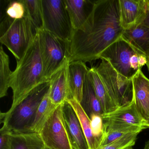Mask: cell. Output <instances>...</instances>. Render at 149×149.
I'll return each mask as SVG.
<instances>
[{
	"instance_id": "cell-1",
	"label": "cell",
	"mask_w": 149,
	"mask_h": 149,
	"mask_svg": "<svg viewBox=\"0 0 149 149\" xmlns=\"http://www.w3.org/2000/svg\"><path fill=\"white\" fill-rule=\"evenodd\" d=\"M119 0L95 1L88 19L80 29L73 31L70 41V62L91 63L122 37Z\"/></svg>"
},
{
	"instance_id": "cell-2",
	"label": "cell",
	"mask_w": 149,
	"mask_h": 149,
	"mask_svg": "<svg viewBox=\"0 0 149 149\" xmlns=\"http://www.w3.org/2000/svg\"><path fill=\"white\" fill-rule=\"evenodd\" d=\"M48 82L44 78L38 33L23 57L17 61L11 76L10 88L13 92L12 111L35 88Z\"/></svg>"
},
{
	"instance_id": "cell-3",
	"label": "cell",
	"mask_w": 149,
	"mask_h": 149,
	"mask_svg": "<svg viewBox=\"0 0 149 149\" xmlns=\"http://www.w3.org/2000/svg\"><path fill=\"white\" fill-rule=\"evenodd\" d=\"M50 83H44L33 89L11 111L1 113L2 130L14 133L31 132L38 108L48 92Z\"/></svg>"
},
{
	"instance_id": "cell-4",
	"label": "cell",
	"mask_w": 149,
	"mask_h": 149,
	"mask_svg": "<svg viewBox=\"0 0 149 149\" xmlns=\"http://www.w3.org/2000/svg\"><path fill=\"white\" fill-rule=\"evenodd\" d=\"M1 18L0 42L16 61H19L34 40L38 31L27 13L20 19H13L6 15Z\"/></svg>"
},
{
	"instance_id": "cell-5",
	"label": "cell",
	"mask_w": 149,
	"mask_h": 149,
	"mask_svg": "<svg viewBox=\"0 0 149 149\" xmlns=\"http://www.w3.org/2000/svg\"><path fill=\"white\" fill-rule=\"evenodd\" d=\"M100 59L107 61L120 74L129 79L146 65V57L122 37L103 51Z\"/></svg>"
},
{
	"instance_id": "cell-6",
	"label": "cell",
	"mask_w": 149,
	"mask_h": 149,
	"mask_svg": "<svg viewBox=\"0 0 149 149\" xmlns=\"http://www.w3.org/2000/svg\"><path fill=\"white\" fill-rule=\"evenodd\" d=\"M44 78L49 82L51 76L62 67L70 56V42L63 40L42 29L38 31Z\"/></svg>"
},
{
	"instance_id": "cell-7",
	"label": "cell",
	"mask_w": 149,
	"mask_h": 149,
	"mask_svg": "<svg viewBox=\"0 0 149 149\" xmlns=\"http://www.w3.org/2000/svg\"><path fill=\"white\" fill-rule=\"evenodd\" d=\"M95 68L109 96L118 108L131 102L133 97L132 79H128L118 73L104 60H102Z\"/></svg>"
},
{
	"instance_id": "cell-8",
	"label": "cell",
	"mask_w": 149,
	"mask_h": 149,
	"mask_svg": "<svg viewBox=\"0 0 149 149\" xmlns=\"http://www.w3.org/2000/svg\"><path fill=\"white\" fill-rule=\"evenodd\" d=\"M41 1L43 29L70 42L74 29L64 0Z\"/></svg>"
},
{
	"instance_id": "cell-9",
	"label": "cell",
	"mask_w": 149,
	"mask_h": 149,
	"mask_svg": "<svg viewBox=\"0 0 149 149\" xmlns=\"http://www.w3.org/2000/svg\"><path fill=\"white\" fill-rule=\"evenodd\" d=\"M102 118L104 135L117 131L140 132L145 129L144 119L138 111L133 97L131 102L128 105L104 114Z\"/></svg>"
},
{
	"instance_id": "cell-10",
	"label": "cell",
	"mask_w": 149,
	"mask_h": 149,
	"mask_svg": "<svg viewBox=\"0 0 149 149\" xmlns=\"http://www.w3.org/2000/svg\"><path fill=\"white\" fill-rule=\"evenodd\" d=\"M62 104L57 106L39 133L45 146L50 149H73L64 125Z\"/></svg>"
},
{
	"instance_id": "cell-11",
	"label": "cell",
	"mask_w": 149,
	"mask_h": 149,
	"mask_svg": "<svg viewBox=\"0 0 149 149\" xmlns=\"http://www.w3.org/2000/svg\"><path fill=\"white\" fill-rule=\"evenodd\" d=\"M62 113L65 129L73 149H89L78 116L67 101L63 103Z\"/></svg>"
},
{
	"instance_id": "cell-12",
	"label": "cell",
	"mask_w": 149,
	"mask_h": 149,
	"mask_svg": "<svg viewBox=\"0 0 149 149\" xmlns=\"http://www.w3.org/2000/svg\"><path fill=\"white\" fill-rule=\"evenodd\" d=\"M120 20L125 30L140 25L146 13V0H119Z\"/></svg>"
},
{
	"instance_id": "cell-13",
	"label": "cell",
	"mask_w": 149,
	"mask_h": 149,
	"mask_svg": "<svg viewBox=\"0 0 149 149\" xmlns=\"http://www.w3.org/2000/svg\"><path fill=\"white\" fill-rule=\"evenodd\" d=\"M69 60L51 76L49 80V97L56 105L62 104L69 98L70 91L68 80V68Z\"/></svg>"
},
{
	"instance_id": "cell-14",
	"label": "cell",
	"mask_w": 149,
	"mask_h": 149,
	"mask_svg": "<svg viewBox=\"0 0 149 149\" xmlns=\"http://www.w3.org/2000/svg\"><path fill=\"white\" fill-rule=\"evenodd\" d=\"M88 70L85 63L82 61H74L69 63L68 68L70 91L68 99L74 98L78 102H81L82 98L84 82Z\"/></svg>"
},
{
	"instance_id": "cell-15",
	"label": "cell",
	"mask_w": 149,
	"mask_h": 149,
	"mask_svg": "<svg viewBox=\"0 0 149 149\" xmlns=\"http://www.w3.org/2000/svg\"><path fill=\"white\" fill-rule=\"evenodd\" d=\"M132 80L133 99L137 110L143 119H149V79L141 70Z\"/></svg>"
},
{
	"instance_id": "cell-16",
	"label": "cell",
	"mask_w": 149,
	"mask_h": 149,
	"mask_svg": "<svg viewBox=\"0 0 149 149\" xmlns=\"http://www.w3.org/2000/svg\"><path fill=\"white\" fill-rule=\"evenodd\" d=\"M64 2L74 31L80 29L88 19L93 10L95 1L64 0Z\"/></svg>"
},
{
	"instance_id": "cell-17",
	"label": "cell",
	"mask_w": 149,
	"mask_h": 149,
	"mask_svg": "<svg viewBox=\"0 0 149 149\" xmlns=\"http://www.w3.org/2000/svg\"><path fill=\"white\" fill-rule=\"evenodd\" d=\"M122 37L137 51L149 56V28L142 24L124 31Z\"/></svg>"
},
{
	"instance_id": "cell-18",
	"label": "cell",
	"mask_w": 149,
	"mask_h": 149,
	"mask_svg": "<svg viewBox=\"0 0 149 149\" xmlns=\"http://www.w3.org/2000/svg\"><path fill=\"white\" fill-rule=\"evenodd\" d=\"M79 103L89 118L93 115L102 116L104 114L101 103L96 95L89 76L88 71L84 82L82 98Z\"/></svg>"
},
{
	"instance_id": "cell-19",
	"label": "cell",
	"mask_w": 149,
	"mask_h": 149,
	"mask_svg": "<svg viewBox=\"0 0 149 149\" xmlns=\"http://www.w3.org/2000/svg\"><path fill=\"white\" fill-rule=\"evenodd\" d=\"M10 149H44L45 146L40 134L36 132H9Z\"/></svg>"
},
{
	"instance_id": "cell-20",
	"label": "cell",
	"mask_w": 149,
	"mask_h": 149,
	"mask_svg": "<svg viewBox=\"0 0 149 149\" xmlns=\"http://www.w3.org/2000/svg\"><path fill=\"white\" fill-rule=\"evenodd\" d=\"M66 101L72 105L78 116L88 144L89 149H98L102 144V142L94 136L89 118L84 112L80 103L75 99L70 98L67 99Z\"/></svg>"
},
{
	"instance_id": "cell-21",
	"label": "cell",
	"mask_w": 149,
	"mask_h": 149,
	"mask_svg": "<svg viewBox=\"0 0 149 149\" xmlns=\"http://www.w3.org/2000/svg\"><path fill=\"white\" fill-rule=\"evenodd\" d=\"M88 74L96 95L101 103L104 114L112 112L118 109L109 96L95 67L89 69Z\"/></svg>"
},
{
	"instance_id": "cell-22",
	"label": "cell",
	"mask_w": 149,
	"mask_h": 149,
	"mask_svg": "<svg viewBox=\"0 0 149 149\" xmlns=\"http://www.w3.org/2000/svg\"><path fill=\"white\" fill-rule=\"evenodd\" d=\"M58 106L51 102L49 91L37 110L35 118L31 127V132L39 133L47 120Z\"/></svg>"
},
{
	"instance_id": "cell-23",
	"label": "cell",
	"mask_w": 149,
	"mask_h": 149,
	"mask_svg": "<svg viewBox=\"0 0 149 149\" xmlns=\"http://www.w3.org/2000/svg\"><path fill=\"white\" fill-rule=\"evenodd\" d=\"M9 56L4 51L2 46L0 48V97L7 95L10 88L11 76L13 72L9 67Z\"/></svg>"
},
{
	"instance_id": "cell-24",
	"label": "cell",
	"mask_w": 149,
	"mask_h": 149,
	"mask_svg": "<svg viewBox=\"0 0 149 149\" xmlns=\"http://www.w3.org/2000/svg\"><path fill=\"white\" fill-rule=\"evenodd\" d=\"M26 13L37 31L43 29V17L41 0H22Z\"/></svg>"
},
{
	"instance_id": "cell-25",
	"label": "cell",
	"mask_w": 149,
	"mask_h": 149,
	"mask_svg": "<svg viewBox=\"0 0 149 149\" xmlns=\"http://www.w3.org/2000/svg\"><path fill=\"white\" fill-rule=\"evenodd\" d=\"M6 15L13 19H20L26 15V10L22 0L8 1L5 6L4 14L1 16Z\"/></svg>"
},
{
	"instance_id": "cell-26",
	"label": "cell",
	"mask_w": 149,
	"mask_h": 149,
	"mask_svg": "<svg viewBox=\"0 0 149 149\" xmlns=\"http://www.w3.org/2000/svg\"><path fill=\"white\" fill-rule=\"evenodd\" d=\"M139 132H132L120 138L111 143L100 147L98 149H124L132 147L135 144Z\"/></svg>"
},
{
	"instance_id": "cell-27",
	"label": "cell",
	"mask_w": 149,
	"mask_h": 149,
	"mask_svg": "<svg viewBox=\"0 0 149 149\" xmlns=\"http://www.w3.org/2000/svg\"><path fill=\"white\" fill-rule=\"evenodd\" d=\"M91 123V129L94 136L102 142L104 139L102 119L99 115H93L90 118Z\"/></svg>"
},
{
	"instance_id": "cell-28",
	"label": "cell",
	"mask_w": 149,
	"mask_h": 149,
	"mask_svg": "<svg viewBox=\"0 0 149 149\" xmlns=\"http://www.w3.org/2000/svg\"><path fill=\"white\" fill-rule=\"evenodd\" d=\"M0 149H10L9 132L0 130Z\"/></svg>"
},
{
	"instance_id": "cell-29",
	"label": "cell",
	"mask_w": 149,
	"mask_h": 149,
	"mask_svg": "<svg viewBox=\"0 0 149 149\" xmlns=\"http://www.w3.org/2000/svg\"><path fill=\"white\" fill-rule=\"evenodd\" d=\"M146 13L144 19L141 24L149 28V0H146Z\"/></svg>"
},
{
	"instance_id": "cell-30",
	"label": "cell",
	"mask_w": 149,
	"mask_h": 149,
	"mask_svg": "<svg viewBox=\"0 0 149 149\" xmlns=\"http://www.w3.org/2000/svg\"><path fill=\"white\" fill-rule=\"evenodd\" d=\"M143 127L145 129L149 128V119L144 120L143 123Z\"/></svg>"
},
{
	"instance_id": "cell-31",
	"label": "cell",
	"mask_w": 149,
	"mask_h": 149,
	"mask_svg": "<svg viewBox=\"0 0 149 149\" xmlns=\"http://www.w3.org/2000/svg\"><path fill=\"white\" fill-rule=\"evenodd\" d=\"M143 149H149V140L146 142Z\"/></svg>"
},
{
	"instance_id": "cell-32",
	"label": "cell",
	"mask_w": 149,
	"mask_h": 149,
	"mask_svg": "<svg viewBox=\"0 0 149 149\" xmlns=\"http://www.w3.org/2000/svg\"><path fill=\"white\" fill-rule=\"evenodd\" d=\"M146 61H147V62H146V65L147 66L148 71L149 72V56L146 58Z\"/></svg>"
},
{
	"instance_id": "cell-33",
	"label": "cell",
	"mask_w": 149,
	"mask_h": 149,
	"mask_svg": "<svg viewBox=\"0 0 149 149\" xmlns=\"http://www.w3.org/2000/svg\"><path fill=\"white\" fill-rule=\"evenodd\" d=\"M124 149H132V147H127V148H125Z\"/></svg>"
},
{
	"instance_id": "cell-34",
	"label": "cell",
	"mask_w": 149,
	"mask_h": 149,
	"mask_svg": "<svg viewBox=\"0 0 149 149\" xmlns=\"http://www.w3.org/2000/svg\"><path fill=\"white\" fill-rule=\"evenodd\" d=\"M44 149H50V148H48V147H46V146H45V148H44Z\"/></svg>"
}]
</instances>
